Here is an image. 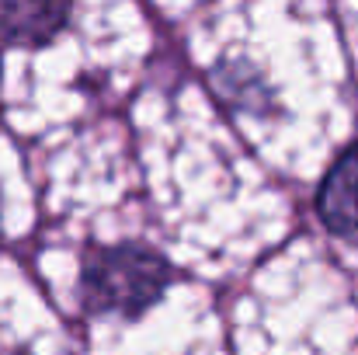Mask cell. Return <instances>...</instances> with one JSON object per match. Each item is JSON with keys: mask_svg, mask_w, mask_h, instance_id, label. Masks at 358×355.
I'll use <instances>...</instances> for the list:
<instances>
[{"mask_svg": "<svg viewBox=\"0 0 358 355\" xmlns=\"http://www.w3.org/2000/svg\"><path fill=\"white\" fill-rule=\"evenodd\" d=\"M17 355H21V352H17Z\"/></svg>", "mask_w": 358, "mask_h": 355, "instance_id": "277c9868", "label": "cell"}, {"mask_svg": "<svg viewBox=\"0 0 358 355\" xmlns=\"http://www.w3.org/2000/svg\"><path fill=\"white\" fill-rule=\"evenodd\" d=\"M174 282V265L146 244H91L77 275V300L87 317L136 321Z\"/></svg>", "mask_w": 358, "mask_h": 355, "instance_id": "6da1fadb", "label": "cell"}, {"mask_svg": "<svg viewBox=\"0 0 358 355\" xmlns=\"http://www.w3.org/2000/svg\"><path fill=\"white\" fill-rule=\"evenodd\" d=\"M317 216L334 237L358 244V143H352L324 174L317 192Z\"/></svg>", "mask_w": 358, "mask_h": 355, "instance_id": "3957f363", "label": "cell"}, {"mask_svg": "<svg viewBox=\"0 0 358 355\" xmlns=\"http://www.w3.org/2000/svg\"><path fill=\"white\" fill-rule=\"evenodd\" d=\"M77 0H0V42L10 49H45L73 21Z\"/></svg>", "mask_w": 358, "mask_h": 355, "instance_id": "7a4b0ae2", "label": "cell"}]
</instances>
